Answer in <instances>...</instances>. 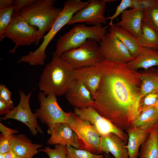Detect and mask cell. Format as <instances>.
<instances>
[{
  "mask_svg": "<svg viewBox=\"0 0 158 158\" xmlns=\"http://www.w3.org/2000/svg\"><path fill=\"white\" fill-rule=\"evenodd\" d=\"M102 158H113L110 157L109 154H104V157Z\"/></svg>",
  "mask_w": 158,
  "mask_h": 158,
  "instance_id": "obj_40",
  "label": "cell"
},
{
  "mask_svg": "<svg viewBox=\"0 0 158 158\" xmlns=\"http://www.w3.org/2000/svg\"><path fill=\"white\" fill-rule=\"evenodd\" d=\"M99 45L104 59L128 63L135 59L121 42L109 32L99 42Z\"/></svg>",
  "mask_w": 158,
  "mask_h": 158,
  "instance_id": "obj_13",
  "label": "cell"
},
{
  "mask_svg": "<svg viewBox=\"0 0 158 158\" xmlns=\"http://www.w3.org/2000/svg\"><path fill=\"white\" fill-rule=\"evenodd\" d=\"M133 69L143 68L146 70L154 66H158V50L142 47L139 54L129 63Z\"/></svg>",
  "mask_w": 158,
  "mask_h": 158,
  "instance_id": "obj_22",
  "label": "cell"
},
{
  "mask_svg": "<svg viewBox=\"0 0 158 158\" xmlns=\"http://www.w3.org/2000/svg\"><path fill=\"white\" fill-rule=\"evenodd\" d=\"M3 157L4 158H19L11 150L3 155Z\"/></svg>",
  "mask_w": 158,
  "mask_h": 158,
  "instance_id": "obj_39",
  "label": "cell"
},
{
  "mask_svg": "<svg viewBox=\"0 0 158 158\" xmlns=\"http://www.w3.org/2000/svg\"><path fill=\"white\" fill-rule=\"evenodd\" d=\"M43 145L34 143L25 135H13L11 139V150L19 158H32L39 152Z\"/></svg>",
  "mask_w": 158,
  "mask_h": 158,
  "instance_id": "obj_18",
  "label": "cell"
},
{
  "mask_svg": "<svg viewBox=\"0 0 158 158\" xmlns=\"http://www.w3.org/2000/svg\"><path fill=\"white\" fill-rule=\"evenodd\" d=\"M0 131L2 135L8 137H11L13 135L18 133L17 130L8 128L1 123H0Z\"/></svg>",
  "mask_w": 158,
  "mask_h": 158,
  "instance_id": "obj_37",
  "label": "cell"
},
{
  "mask_svg": "<svg viewBox=\"0 0 158 158\" xmlns=\"http://www.w3.org/2000/svg\"><path fill=\"white\" fill-rule=\"evenodd\" d=\"M143 6L126 9L121 15L120 20L114 25L119 26L140 38L142 35Z\"/></svg>",
  "mask_w": 158,
  "mask_h": 158,
  "instance_id": "obj_15",
  "label": "cell"
},
{
  "mask_svg": "<svg viewBox=\"0 0 158 158\" xmlns=\"http://www.w3.org/2000/svg\"><path fill=\"white\" fill-rule=\"evenodd\" d=\"M13 13L14 6L0 9V35L10 23Z\"/></svg>",
  "mask_w": 158,
  "mask_h": 158,
  "instance_id": "obj_31",
  "label": "cell"
},
{
  "mask_svg": "<svg viewBox=\"0 0 158 158\" xmlns=\"http://www.w3.org/2000/svg\"><path fill=\"white\" fill-rule=\"evenodd\" d=\"M14 0H0V9L7 8L13 6Z\"/></svg>",
  "mask_w": 158,
  "mask_h": 158,
  "instance_id": "obj_38",
  "label": "cell"
},
{
  "mask_svg": "<svg viewBox=\"0 0 158 158\" xmlns=\"http://www.w3.org/2000/svg\"><path fill=\"white\" fill-rule=\"evenodd\" d=\"M141 82V99L150 93L158 91V69L151 68L144 71L139 72Z\"/></svg>",
  "mask_w": 158,
  "mask_h": 158,
  "instance_id": "obj_24",
  "label": "cell"
},
{
  "mask_svg": "<svg viewBox=\"0 0 158 158\" xmlns=\"http://www.w3.org/2000/svg\"><path fill=\"white\" fill-rule=\"evenodd\" d=\"M19 92L20 100L18 104L9 113L1 117L0 121L15 119L27 126L32 135L35 136L39 132L43 134V132L37 123L36 115L32 112L30 107L29 100L32 92L27 95L20 90Z\"/></svg>",
  "mask_w": 158,
  "mask_h": 158,
  "instance_id": "obj_11",
  "label": "cell"
},
{
  "mask_svg": "<svg viewBox=\"0 0 158 158\" xmlns=\"http://www.w3.org/2000/svg\"><path fill=\"white\" fill-rule=\"evenodd\" d=\"M85 7L77 12L67 25L85 23L93 26L105 24L107 18L104 16L107 3L112 0H91Z\"/></svg>",
  "mask_w": 158,
  "mask_h": 158,
  "instance_id": "obj_12",
  "label": "cell"
},
{
  "mask_svg": "<svg viewBox=\"0 0 158 158\" xmlns=\"http://www.w3.org/2000/svg\"><path fill=\"white\" fill-rule=\"evenodd\" d=\"M158 125V109L154 105L140 113L135 120L133 127L151 130Z\"/></svg>",
  "mask_w": 158,
  "mask_h": 158,
  "instance_id": "obj_25",
  "label": "cell"
},
{
  "mask_svg": "<svg viewBox=\"0 0 158 158\" xmlns=\"http://www.w3.org/2000/svg\"><path fill=\"white\" fill-rule=\"evenodd\" d=\"M109 32L117 37L126 46L135 58L140 53L142 47L138 38L128 31L114 25H110Z\"/></svg>",
  "mask_w": 158,
  "mask_h": 158,
  "instance_id": "obj_21",
  "label": "cell"
},
{
  "mask_svg": "<svg viewBox=\"0 0 158 158\" xmlns=\"http://www.w3.org/2000/svg\"><path fill=\"white\" fill-rule=\"evenodd\" d=\"M97 42L89 39L78 47L66 51L60 56L75 70L96 66L104 59Z\"/></svg>",
  "mask_w": 158,
  "mask_h": 158,
  "instance_id": "obj_8",
  "label": "cell"
},
{
  "mask_svg": "<svg viewBox=\"0 0 158 158\" xmlns=\"http://www.w3.org/2000/svg\"><path fill=\"white\" fill-rule=\"evenodd\" d=\"M101 73L92 102L99 114L126 131L140 114L141 82L139 72L127 63L104 59L97 65Z\"/></svg>",
  "mask_w": 158,
  "mask_h": 158,
  "instance_id": "obj_1",
  "label": "cell"
},
{
  "mask_svg": "<svg viewBox=\"0 0 158 158\" xmlns=\"http://www.w3.org/2000/svg\"><path fill=\"white\" fill-rule=\"evenodd\" d=\"M89 1L68 0L63 4V8L50 30L43 37V40L39 47L34 51H30L27 55L21 57L22 62L31 66L43 65L46 57V49L57 33L66 25L78 11L86 6Z\"/></svg>",
  "mask_w": 158,
  "mask_h": 158,
  "instance_id": "obj_3",
  "label": "cell"
},
{
  "mask_svg": "<svg viewBox=\"0 0 158 158\" xmlns=\"http://www.w3.org/2000/svg\"><path fill=\"white\" fill-rule=\"evenodd\" d=\"M0 158H4L3 155L0 154Z\"/></svg>",
  "mask_w": 158,
  "mask_h": 158,
  "instance_id": "obj_42",
  "label": "cell"
},
{
  "mask_svg": "<svg viewBox=\"0 0 158 158\" xmlns=\"http://www.w3.org/2000/svg\"><path fill=\"white\" fill-rule=\"evenodd\" d=\"M108 27L102 25L89 26L84 23L75 25L58 40L53 56H60L66 51L79 47L89 39L99 43L108 32Z\"/></svg>",
  "mask_w": 158,
  "mask_h": 158,
  "instance_id": "obj_5",
  "label": "cell"
},
{
  "mask_svg": "<svg viewBox=\"0 0 158 158\" xmlns=\"http://www.w3.org/2000/svg\"></svg>",
  "mask_w": 158,
  "mask_h": 158,
  "instance_id": "obj_43",
  "label": "cell"
},
{
  "mask_svg": "<svg viewBox=\"0 0 158 158\" xmlns=\"http://www.w3.org/2000/svg\"><path fill=\"white\" fill-rule=\"evenodd\" d=\"M65 95L67 101L74 108L86 107L93 100L91 92L86 86L81 81L74 79Z\"/></svg>",
  "mask_w": 158,
  "mask_h": 158,
  "instance_id": "obj_16",
  "label": "cell"
},
{
  "mask_svg": "<svg viewBox=\"0 0 158 158\" xmlns=\"http://www.w3.org/2000/svg\"><path fill=\"white\" fill-rule=\"evenodd\" d=\"M158 125L150 131L141 145L138 158H158Z\"/></svg>",
  "mask_w": 158,
  "mask_h": 158,
  "instance_id": "obj_23",
  "label": "cell"
},
{
  "mask_svg": "<svg viewBox=\"0 0 158 158\" xmlns=\"http://www.w3.org/2000/svg\"><path fill=\"white\" fill-rule=\"evenodd\" d=\"M142 22L152 28L158 34L157 0H146L143 5Z\"/></svg>",
  "mask_w": 158,
  "mask_h": 158,
  "instance_id": "obj_26",
  "label": "cell"
},
{
  "mask_svg": "<svg viewBox=\"0 0 158 158\" xmlns=\"http://www.w3.org/2000/svg\"><path fill=\"white\" fill-rule=\"evenodd\" d=\"M158 2V0H157Z\"/></svg>",
  "mask_w": 158,
  "mask_h": 158,
  "instance_id": "obj_44",
  "label": "cell"
},
{
  "mask_svg": "<svg viewBox=\"0 0 158 158\" xmlns=\"http://www.w3.org/2000/svg\"><path fill=\"white\" fill-rule=\"evenodd\" d=\"M38 31L37 28L30 25L18 12L13 13L10 23L0 35V40L5 37L11 39L15 46L10 52L13 53L19 46L35 43Z\"/></svg>",
  "mask_w": 158,
  "mask_h": 158,
  "instance_id": "obj_6",
  "label": "cell"
},
{
  "mask_svg": "<svg viewBox=\"0 0 158 158\" xmlns=\"http://www.w3.org/2000/svg\"><path fill=\"white\" fill-rule=\"evenodd\" d=\"M47 132L50 135L47 142L48 144L69 145L79 149L78 136L66 122H57L49 126Z\"/></svg>",
  "mask_w": 158,
  "mask_h": 158,
  "instance_id": "obj_14",
  "label": "cell"
},
{
  "mask_svg": "<svg viewBox=\"0 0 158 158\" xmlns=\"http://www.w3.org/2000/svg\"><path fill=\"white\" fill-rule=\"evenodd\" d=\"M15 107L13 103L6 102L0 98V115H5L9 113Z\"/></svg>",
  "mask_w": 158,
  "mask_h": 158,
  "instance_id": "obj_35",
  "label": "cell"
},
{
  "mask_svg": "<svg viewBox=\"0 0 158 158\" xmlns=\"http://www.w3.org/2000/svg\"><path fill=\"white\" fill-rule=\"evenodd\" d=\"M158 100V91L147 94L142 98L139 107L140 113L143 110L154 106Z\"/></svg>",
  "mask_w": 158,
  "mask_h": 158,
  "instance_id": "obj_32",
  "label": "cell"
},
{
  "mask_svg": "<svg viewBox=\"0 0 158 158\" xmlns=\"http://www.w3.org/2000/svg\"><path fill=\"white\" fill-rule=\"evenodd\" d=\"M12 136L11 137H8L4 136L1 133L0 134V154L4 155L11 150V144Z\"/></svg>",
  "mask_w": 158,
  "mask_h": 158,
  "instance_id": "obj_33",
  "label": "cell"
},
{
  "mask_svg": "<svg viewBox=\"0 0 158 158\" xmlns=\"http://www.w3.org/2000/svg\"><path fill=\"white\" fill-rule=\"evenodd\" d=\"M36 0H16L14 4V13L18 12L23 8L28 7L36 1Z\"/></svg>",
  "mask_w": 158,
  "mask_h": 158,
  "instance_id": "obj_34",
  "label": "cell"
},
{
  "mask_svg": "<svg viewBox=\"0 0 158 158\" xmlns=\"http://www.w3.org/2000/svg\"><path fill=\"white\" fill-rule=\"evenodd\" d=\"M75 69L60 56H53L41 74L38 86L47 95L66 94L73 78Z\"/></svg>",
  "mask_w": 158,
  "mask_h": 158,
  "instance_id": "obj_2",
  "label": "cell"
},
{
  "mask_svg": "<svg viewBox=\"0 0 158 158\" xmlns=\"http://www.w3.org/2000/svg\"><path fill=\"white\" fill-rule=\"evenodd\" d=\"M101 73L97 66L84 67L74 70L73 78L83 83L89 89L92 99L99 87Z\"/></svg>",
  "mask_w": 158,
  "mask_h": 158,
  "instance_id": "obj_19",
  "label": "cell"
},
{
  "mask_svg": "<svg viewBox=\"0 0 158 158\" xmlns=\"http://www.w3.org/2000/svg\"><path fill=\"white\" fill-rule=\"evenodd\" d=\"M126 143L116 135L109 133L101 136L100 148L102 152L111 153L114 158H128Z\"/></svg>",
  "mask_w": 158,
  "mask_h": 158,
  "instance_id": "obj_17",
  "label": "cell"
},
{
  "mask_svg": "<svg viewBox=\"0 0 158 158\" xmlns=\"http://www.w3.org/2000/svg\"><path fill=\"white\" fill-rule=\"evenodd\" d=\"M11 93L5 85L1 84L0 85V98L6 102L10 103H13L11 98Z\"/></svg>",
  "mask_w": 158,
  "mask_h": 158,
  "instance_id": "obj_36",
  "label": "cell"
},
{
  "mask_svg": "<svg viewBox=\"0 0 158 158\" xmlns=\"http://www.w3.org/2000/svg\"><path fill=\"white\" fill-rule=\"evenodd\" d=\"M66 123L78 136L79 149L96 154L102 153L100 145L101 136L89 121L81 119L71 112Z\"/></svg>",
  "mask_w": 158,
  "mask_h": 158,
  "instance_id": "obj_7",
  "label": "cell"
},
{
  "mask_svg": "<svg viewBox=\"0 0 158 158\" xmlns=\"http://www.w3.org/2000/svg\"><path fill=\"white\" fill-rule=\"evenodd\" d=\"M54 149H51L46 146L44 149L39 150V152L45 153L49 158H67L66 146L56 144L54 145Z\"/></svg>",
  "mask_w": 158,
  "mask_h": 158,
  "instance_id": "obj_30",
  "label": "cell"
},
{
  "mask_svg": "<svg viewBox=\"0 0 158 158\" xmlns=\"http://www.w3.org/2000/svg\"><path fill=\"white\" fill-rule=\"evenodd\" d=\"M138 39L142 47L158 50V34L150 26L143 22L142 35Z\"/></svg>",
  "mask_w": 158,
  "mask_h": 158,
  "instance_id": "obj_27",
  "label": "cell"
},
{
  "mask_svg": "<svg viewBox=\"0 0 158 158\" xmlns=\"http://www.w3.org/2000/svg\"><path fill=\"white\" fill-rule=\"evenodd\" d=\"M154 106L158 109V100Z\"/></svg>",
  "mask_w": 158,
  "mask_h": 158,
  "instance_id": "obj_41",
  "label": "cell"
},
{
  "mask_svg": "<svg viewBox=\"0 0 158 158\" xmlns=\"http://www.w3.org/2000/svg\"><path fill=\"white\" fill-rule=\"evenodd\" d=\"M38 97L40 107L35 110V113L41 122L47 127L57 122H67L71 111L66 112L63 110L55 95L40 91Z\"/></svg>",
  "mask_w": 158,
  "mask_h": 158,
  "instance_id": "obj_9",
  "label": "cell"
},
{
  "mask_svg": "<svg viewBox=\"0 0 158 158\" xmlns=\"http://www.w3.org/2000/svg\"><path fill=\"white\" fill-rule=\"evenodd\" d=\"M151 130L133 127L126 131L128 135V140L125 147L128 150V158H138L140 147Z\"/></svg>",
  "mask_w": 158,
  "mask_h": 158,
  "instance_id": "obj_20",
  "label": "cell"
},
{
  "mask_svg": "<svg viewBox=\"0 0 158 158\" xmlns=\"http://www.w3.org/2000/svg\"><path fill=\"white\" fill-rule=\"evenodd\" d=\"M55 0H36L18 12L30 25L39 31L35 44L38 45L44 34L50 30L62 8L54 6Z\"/></svg>",
  "mask_w": 158,
  "mask_h": 158,
  "instance_id": "obj_4",
  "label": "cell"
},
{
  "mask_svg": "<svg viewBox=\"0 0 158 158\" xmlns=\"http://www.w3.org/2000/svg\"><path fill=\"white\" fill-rule=\"evenodd\" d=\"M146 1V0H122L116 7L114 13L111 16L107 18V19L110 20L108 26L109 27L113 24V20L128 8H133L142 6Z\"/></svg>",
  "mask_w": 158,
  "mask_h": 158,
  "instance_id": "obj_28",
  "label": "cell"
},
{
  "mask_svg": "<svg viewBox=\"0 0 158 158\" xmlns=\"http://www.w3.org/2000/svg\"><path fill=\"white\" fill-rule=\"evenodd\" d=\"M67 158H102L104 155L93 154L87 150L66 146Z\"/></svg>",
  "mask_w": 158,
  "mask_h": 158,
  "instance_id": "obj_29",
  "label": "cell"
},
{
  "mask_svg": "<svg viewBox=\"0 0 158 158\" xmlns=\"http://www.w3.org/2000/svg\"><path fill=\"white\" fill-rule=\"evenodd\" d=\"M74 113L81 119L89 121L94 126L100 136L113 133L127 144L128 140L127 133L99 114L92 107L88 106L82 109L74 108Z\"/></svg>",
  "mask_w": 158,
  "mask_h": 158,
  "instance_id": "obj_10",
  "label": "cell"
}]
</instances>
